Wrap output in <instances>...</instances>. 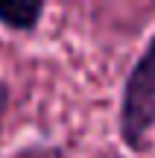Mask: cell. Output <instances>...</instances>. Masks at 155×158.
Masks as SVG:
<instances>
[{
  "mask_svg": "<svg viewBox=\"0 0 155 158\" xmlns=\"http://www.w3.org/2000/svg\"><path fill=\"white\" fill-rule=\"evenodd\" d=\"M155 129V35L146 41L138 62L129 68L117 108V135L129 152L149 149V132Z\"/></svg>",
  "mask_w": 155,
  "mask_h": 158,
  "instance_id": "6da1fadb",
  "label": "cell"
},
{
  "mask_svg": "<svg viewBox=\"0 0 155 158\" xmlns=\"http://www.w3.org/2000/svg\"><path fill=\"white\" fill-rule=\"evenodd\" d=\"M44 12V0H0V27L9 32H35Z\"/></svg>",
  "mask_w": 155,
  "mask_h": 158,
  "instance_id": "7a4b0ae2",
  "label": "cell"
},
{
  "mask_svg": "<svg viewBox=\"0 0 155 158\" xmlns=\"http://www.w3.org/2000/svg\"><path fill=\"white\" fill-rule=\"evenodd\" d=\"M9 158H70L59 143H27V147L15 149Z\"/></svg>",
  "mask_w": 155,
  "mask_h": 158,
  "instance_id": "3957f363",
  "label": "cell"
},
{
  "mask_svg": "<svg viewBox=\"0 0 155 158\" xmlns=\"http://www.w3.org/2000/svg\"><path fill=\"white\" fill-rule=\"evenodd\" d=\"M12 106V88L0 79V135H3V126H6V114H9Z\"/></svg>",
  "mask_w": 155,
  "mask_h": 158,
  "instance_id": "277c9868",
  "label": "cell"
},
{
  "mask_svg": "<svg viewBox=\"0 0 155 158\" xmlns=\"http://www.w3.org/2000/svg\"><path fill=\"white\" fill-rule=\"evenodd\" d=\"M105 158H120V155H114V152H105Z\"/></svg>",
  "mask_w": 155,
  "mask_h": 158,
  "instance_id": "5b68a950",
  "label": "cell"
}]
</instances>
